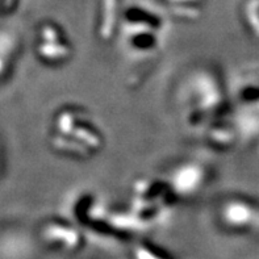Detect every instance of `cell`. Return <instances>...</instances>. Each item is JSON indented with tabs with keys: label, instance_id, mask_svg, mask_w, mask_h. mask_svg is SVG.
<instances>
[{
	"label": "cell",
	"instance_id": "obj_1",
	"mask_svg": "<svg viewBox=\"0 0 259 259\" xmlns=\"http://www.w3.org/2000/svg\"><path fill=\"white\" fill-rule=\"evenodd\" d=\"M46 240L59 243L69 250H75L80 246V236L75 230H67L63 227H52L45 230Z\"/></svg>",
	"mask_w": 259,
	"mask_h": 259
},
{
	"label": "cell",
	"instance_id": "obj_2",
	"mask_svg": "<svg viewBox=\"0 0 259 259\" xmlns=\"http://www.w3.org/2000/svg\"><path fill=\"white\" fill-rule=\"evenodd\" d=\"M136 259H170L164 255L163 253H159L157 249L146 245H140L136 249Z\"/></svg>",
	"mask_w": 259,
	"mask_h": 259
},
{
	"label": "cell",
	"instance_id": "obj_3",
	"mask_svg": "<svg viewBox=\"0 0 259 259\" xmlns=\"http://www.w3.org/2000/svg\"><path fill=\"white\" fill-rule=\"evenodd\" d=\"M0 66H2V65H0Z\"/></svg>",
	"mask_w": 259,
	"mask_h": 259
}]
</instances>
